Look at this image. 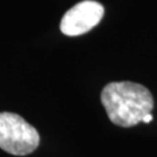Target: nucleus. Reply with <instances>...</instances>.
I'll return each instance as SVG.
<instances>
[{"mask_svg": "<svg viewBox=\"0 0 157 157\" xmlns=\"http://www.w3.org/2000/svg\"><path fill=\"white\" fill-rule=\"evenodd\" d=\"M104 7L94 0H84L75 5L63 15L61 32L67 36H78L90 32L100 22Z\"/></svg>", "mask_w": 157, "mask_h": 157, "instance_id": "obj_3", "label": "nucleus"}, {"mask_svg": "<svg viewBox=\"0 0 157 157\" xmlns=\"http://www.w3.org/2000/svg\"><path fill=\"white\" fill-rule=\"evenodd\" d=\"M109 120L120 127H133L154 109V98L146 86L133 82H113L101 92Z\"/></svg>", "mask_w": 157, "mask_h": 157, "instance_id": "obj_1", "label": "nucleus"}, {"mask_svg": "<svg viewBox=\"0 0 157 157\" xmlns=\"http://www.w3.org/2000/svg\"><path fill=\"white\" fill-rule=\"evenodd\" d=\"M152 114L151 113H149V114H147V115H144L143 117V119H142V122H144V124H149V122H151L152 121Z\"/></svg>", "mask_w": 157, "mask_h": 157, "instance_id": "obj_4", "label": "nucleus"}, {"mask_svg": "<svg viewBox=\"0 0 157 157\" xmlns=\"http://www.w3.org/2000/svg\"><path fill=\"white\" fill-rule=\"evenodd\" d=\"M40 144L37 130L15 113H0V148L12 155L25 156Z\"/></svg>", "mask_w": 157, "mask_h": 157, "instance_id": "obj_2", "label": "nucleus"}]
</instances>
